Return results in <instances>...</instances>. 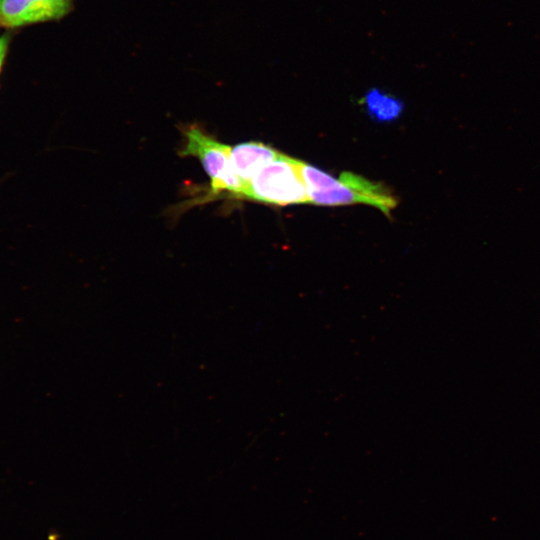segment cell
I'll list each match as a JSON object with an SVG mask.
<instances>
[{"label": "cell", "mask_w": 540, "mask_h": 540, "mask_svg": "<svg viewBox=\"0 0 540 540\" xmlns=\"http://www.w3.org/2000/svg\"><path fill=\"white\" fill-rule=\"evenodd\" d=\"M184 145L179 155L196 157L210 178L211 193L218 195L229 192L238 199H243L245 184L235 173L231 162L232 147L218 141L199 126L187 125L182 128Z\"/></svg>", "instance_id": "6da1fadb"}, {"label": "cell", "mask_w": 540, "mask_h": 540, "mask_svg": "<svg viewBox=\"0 0 540 540\" xmlns=\"http://www.w3.org/2000/svg\"><path fill=\"white\" fill-rule=\"evenodd\" d=\"M303 164L280 153L251 179L243 199L279 206L308 203Z\"/></svg>", "instance_id": "7a4b0ae2"}, {"label": "cell", "mask_w": 540, "mask_h": 540, "mask_svg": "<svg viewBox=\"0 0 540 540\" xmlns=\"http://www.w3.org/2000/svg\"><path fill=\"white\" fill-rule=\"evenodd\" d=\"M309 203L323 206H338L364 203L389 215L397 206L396 197L387 186L375 183L351 172H343L328 188L308 194Z\"/></svg>", "instance_id": "3957f363"}, {"label": "cell", "mask_w": 540, "mask_h": 540, "mask_svg": "<svg viewBox=\"0 0 540 540\" xmlns=\"http://www.w3.org/2000/svg\"><path fill=\"white\" fill-rule=\"evenodd\" d=\"M73 8V0H1L0 25L15 29L59 20Z\"/></svg>", "instance_id": "277c9868"}, {"label": "cell", "mask_w": 540, "mask_h": 540, "mask_svg": "<svg viewBox=\"0 0 540 540\" xmlns=\"http://www.w3.org/2000/svg\"><path fill=\"white\" fill-rule=\"evenodd\" d=\"M279 155L280 152L270 145L250 141L232 147L231 162L235 173L247 189L251 179Z\"/></svg>", "instance_id": "5b68a950"}, {"label": "cell", "mask_w": 540, "mask_h": 540, "mask_svg": "<svg viewBox=\"0 0 540 540\" xmlns=\"http://www.w3.org/2000/svg\"><path fill=\"white\" fill-rule=\"evenodd\" d=\"M363 100L370 118L380 123L395 121L404 109L401 100L375 88L367 92Z\"/></svg>", "instance_id": "8992f818"}, {"label": "cell", "mask_w": 540, "mask_h": 540, "mask_svg": "<svg viewBox=\"0 0 540 540\" xmlns=\"http://www.w3.org/2000/svg\"><path fill=\"white\" fill-rule=\"evenodd\" d=\"M10 42H11L10 33H5L0 36V74L3 69L7 54H8Z\"/></svg>", "instance_id": "52a82bcc"}, {"label": "cell", "mask_w": 540, "mask_h": 540, "mask_svg": "<svg viewBox=\"0 0 540 540\" xmlns=\"http://www.w3.org/2000/svg\"><path fill=\"white\" fill-rule=\"evenodd\" d=\"M1 1V0H0Z\"/></svg>", "instance_id": "ba28073f"}]
</instances>
